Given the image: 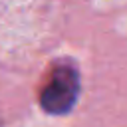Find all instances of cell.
<instances>
[{"mask_svg":"<svg viewBox=\"0 0 127 127\" xmlns=\"http://www.w3.org/2000/svg\"><path fill=\"white\" fill-rule=\"evenodd\" d=\"M77 93L79 75L75 67L69 64H60L50 71L48 81L40 91V105L52 115H64L75 105Z\"/></svg>","mask_w":127,"mask_h":127,"instance_id":"cell-1","label":"cell"}]
</instances>
